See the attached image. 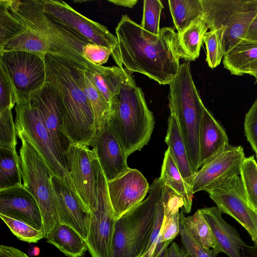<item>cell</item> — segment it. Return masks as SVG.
<instances>
[{"label": "cell", "instance_id": "13", "mask_svg": "<svg viewBox=\"0 0 257 257\" xmlns=\"http://www.w3.org/2000/svg\"><path fill=\"white\" fill-rule=\"evenodd\" d=\"M94 151L89 147L70 144L64 154L71 181V189L89 212L97 206Z\"/></svg>", "mask_w": 257, "mask_h": 257}, {"label": "cell", "instance_id": "19", "mask_svg": "<svg viewBox=\"0 0 257 257\" xmlns=\"http://www.w3.org/2000/svg\"><path fill=\"white\" fill-rule=\"evenodd\" d=\"M0 214L44 229L41 213L31 193L23 185L0 190Z\"/></svg>", "mask_w": 257, "mask_h": 257}, {"label": "cell", "instance_id": "39", "mask_svg": "<svg viewBox=\"0 0 257 257\" xmlns=\"http://www.w3.org/2000/svg\"><path fill=\"white\" fill-rule=\"evenodd\" d=\"M0 111L12 109L17 102L15 88L5 69L0 66Z\"/></svg>", "mask_w": 257, "mask_h": 257}, {"label": "cell", "instance_id": "14", "mask_svg": "<svg viewBox=\"0 0 257 257\" xmlns=\"http://www.w3.org/2000/svg\"><path fill=\"white\" fill-rule=\"evenodd\" d=\"M0 65L10 78L17 95L28 96L45 83V61L35 54L23 51L0 53Z\"/></svg>", "mask_w": 257, "mask_h": 257}, {"label": "cell", "instance_id": "47", "mask_svg": "<svg viewBox=\"0 0 257 257\" xmlns=\"http://www.w3.org/2000/svg\"><path fill=\"white\" fill-rule=\"evenodd\" d=\"M245 74L253 76L255 78V82H257V60L247 69Z\"/></svg>", "mask_w": 257, "mask_h": 257}, {"label": "cell", "instance_id": "31", "mask_svg": "<svg viewBox=\"0 0 257 257\" xmlns=\"http://www.w3.org/2000/svg\"><path fill=\"white\" fill-rule=\"evenodd\" d=\"M208 29L202 16L181 34L178 35L180 46L185 55V60L195 61L199 57L203 36Z\"/></svg>", "mask_w": 257, "mask_h": 257}, {"label": "cell", "instance_id": "24", "mask_svg": "<svg viewBox=\"0 0 257 257\" xmlns=\"http://www.w3.org/2000/svg\"><path fill=\"white\" fill-rule=\"evenodd\" d=\"M159 179L164 185L170 188L182 198L184 203L182 211L186 213H190L194 194L191 187L183 178L168 148L164 154Z\"/></svg>", "mask_w": 257, "mask_h": 257}, {"label": "cell", "instance_id": "15", "mask_svg": "<svg viewBox=\"0 0 257 257\" xmlns=\"http://www.w3.org/2000/svg\"><path fill=\"white\" fill-rule=\"evenodd\" d=\"M245 158L241 146L229 145L218 152L194 173L191 185L193 193L206 191L228 177L239 175Z\"/></svg>", "mask_w": 257, "mask_h": 257}, {"label": "cell", "instance_id": "16", "mask_svg": "<svg viewBox=\"0 0 257 257\" xmlns=\"http://www.w3.org/2000/svg\"><path fill=\"white\" fill-rule=\"evenodd\" d=\"M107 188L114 217L117 220L144 200L150 186L139 171L128 168L118 177L107 182Z\"/></svg>", "mask_w": 257, "mask_h": 257}, {"label": "cell", "instance_id": "9", "mask_svg": "<svg viewBox=\"0 0 257 257\" xmlns=\"http://www.w3.org/2000/svg\"><path fill=\"white\" fill-rule=\"evenodd\" d=\"M18 137L22 142L20 157L23 186L38 203L47 238L60 223L51 184V177L54 174L32 145L23 137Z\"/></svg>", "mask_w": 257, "mask_h": 257}, {"label": "cell", "instance_id": "35", "mask_svg": "<svg viewBox=\"0 0 257 257\" xmlns=\"http://www.w3.org/2000/svg\"><path fill=\"white\" fill-rule=\"evenodd\" d=\"M180 212V232L183 249L188 257H217L220 251L218 248L207 249L198 242L191 235L185 226V215Z\"/></svg>", "mask_w": 257, "mask_h": 257}, {"label": "cell", "instance_id": "17", "mask_svg": "<svg viewBox=\"0 0 257 257\" xmlns=\"http://www.w3.org/2000/svg\"><path fill=\"white\" fill-rule=\"evenodd\" d=\"M51 184L60 222L72 228L86 241L89 230L90 212L84 207L62 178L53 174Z\"/></svg>", "mask_w": 257, "mask_h": 257}, {"label": "cell", "instance_id": "3", "mask_svg": "<svg viewBox=\"0 0 257 257\" xmlns=\"http://www.w3.org/2000/svg\"><path fill=\"white\" fill-rule=\"evenodd\" d=\"M108 123L127 157L150 140L155 118L143 92L131 74L111 99Z\"/></svg>", "mask_w": 257, "mask_h": 257}, {"label": "cell", "instance_id": "44", "mask_svg": "<svg viewBox=\"0 0 257 257\" xmlns=\"http://www.w3.org/2000/svg\"><path fill=\"white\" fill-rule=\"evenodd\" d=\"M0 257H29L21 250L14 247L1 245Z\"/></svg>", "mask_w": 257, "mask_h": 257}, {"label": "cell", "instance_id": "45", "mask_svg": "<svg viewBox=\"0 0 257 257\" xmlns=\"http://www.w3.org/2000/svg\"><path fill=\"white\" fill-rule=\"evenodd\" d=\"M241 257H257V243L252 246L245 244L241 249Z\"/></svg>", "mask_w": 257, "mask_h": 257}, {"label": "cell", "instance_id": "4", "mask_svg": "<svg viewBox=\"0 0 257 257\" xmlns=\"http://www.w3.org/2000/svg\"><path fill=\"white\" fill-rule=\"evenodd\" d=\"M8 10L22 25L40 34L51 48V55L56 56L87 69H99L82 55L84 46L90 43L74 30L48 14L38 0H4Z\"/></svg>", "mask_w": 257, "mask_h": 257}, {"label": "cell", "instance_id": "10", "mask_svg": "<svg viewBox=\"0 0 257 257\" xmlns=\"http://www.w3.org/2000/svg\"><path fill=\"white\" fill-rule=\"evenodd\" d=\"M97 208L90 212L86 242L92 257H112L116 219L110 201L107 181L96 155L94 159Z\"/></svg>", "mask_w": 257, "mask_h": 257}, {"label": "cell", "instance_id": "33", "mask_svg": "<svg viewBox=\"0 0 257 257\" xmlns=\"http://www.w3.org/2000/svg\"><path fill=\"white\" fill-rule=\"evenodd\" d=\"M0 217L11 232L21 240L36 243L45 237L44 229H39L21 219L0 214Z\"/></svg>", "mask_w": 257, "mask_h": 257}, {"label": "cell", "instance_id": "11", "mask_svg": "<svg viewBox=\"0 0 257 257\" xmlns=\"http://www.w3.org/2000/svg\"><path fill=\"white\" fill-rule=\"evenodd\" d=\"M205 191L220 211L235 219L257 243V210L248 199L239 175L228 177Z\"/></svg>", "mask_w": 257, "mask_h": 257}, {"label": "cell", "instance_id": "29", "mask_svg": "<svg viewBox=\"0 0 257 257\" xmlns=\"http://www.w3.org/2000/svg\"><path fill=\"white\" fill-rule=\"evenodd\" d=\"M170 11L178 35L203 16L200 0H169Z\"/></svg>", "mask_w": 257, "mask_h": 257}, {"label": "cell", "instance_id": "23", "mask_svg": "<svg viewBox=\"0 0 257 257\" xmlns=\"http://www.w3.org/2000/svg\"><path fill=\"white\" fill-rule=\"evenodd\" d=\"M256 60L257 32H254L249 33L224 54L223 64L231 74L241 76Z\"/></svg>", "mask_w": 257, "mask_h": 257}, {"label": "cell", "instance_id": "37", "mask_svg": "<svg viewBox=\"0 0 257 257\" xmlns=\"http://www.w3.org/2000/svg\"><path fill=\"white\" fill-rule=\"evenodd\" d=\"M164 6L160 0L144 1L143 15L140 26L146 31L157 35L159 33L160 20Z\"/></svg>", "mask_w": 257, "mask_h": 257}, {"label": "cell", "instance_id": "1", "mask_svg": "<svg viewBox=\"0 0 257 257\" xmlns=\"http://www.w3.org/2000/svg\"><path fill=\"white\" fill-rule=\"evenodd\" d=\"M115 33L120 62L130 73H140L160 84H169L178 73L180 59L186 60L173 28H162L155 35L124 15Z\"/></svg>", "mask_w": 257, "mask_h": 257}, {"label": "cell", "instance_id": "6", "mask_svg": "<svg viewBox=\"0 0 257 257\" xmlns=\"http://www.w3.org/2000/svg\"><path fill=\"white\" fill-rule=\"evenodd\" d=\"M163 186L159 178L155 179L147 198L116 221L112 257H140L144 253L153 231Z\"/></svg>", "mask_w": 257, "mask_h": 257}, {"label": "cell", "instance_id": "21", "mask_svg": "<svg viewBox=\"0 0 257 257\" xmlns=\"http://www.w3.org/2000/svg\"><path fill=\"white\" fill-rule=\"evenodd\" d=\"M200 209L211 228L220 252L229 257H241V247L246 244L235 228L223 219L220 210L214 206Z\"/></svg>", "mask_w": 257, "mask_h": 257}, {"label": "cell", "instance_id": "2", "mask_svg": "<svg viewBox=\"0 0 257 257\" xmlns=\"http://www.w3.org/2000/svg\"><path fill=\"white\" fill-rule=\"evenodd\" d=\"M44 61L45 82L54 93L64 135L70 144L90 147L97 130L92 110L79 83L77 67H80L49 54Z\"/></svg>", "mask_w": 257, "mask_h": 257}, {"label": "cell", "instance_id": "40", "mask_svg": "<svg viewBox=\"0 0 257 257\" xmlns=\"http://www.w3.org/2000/svg\"><path fill=\"white\" fill-rule=\"evenodd\" d=\"M244 130L246 139L257 156V99L245 114Z\"/></svg>", "mask_w": 257, "mask_h": 257}, {"label": "cell", "instance_id": "20", "mask_svg": "<svg viewBox=\"0 0 257 257\" xmlns=\"http://www.w3.org/2000/svg\"><path fill=\"white\" fill-rule=\"evenodd\" d=\"M37 105L53 143L63 160L70 143L63 131L60 111L50 85L45 82L39 90L29 95Z\"/></svg>", "mask_w": 257, "mask_h": 257}, {"label": "cell", "instance_id": "28", "mask_svg": "<svg viewBox=\"0 0 257 257\" xmlns=\"http://www.w3.org/2000/svg\"><path fill=\"white\" fill-rule=\"evenodd\" d=\"M90 73L95 86L109 104L121 83L131 74L118 66H101L99 70Z\"/></svg>", "mask_w": 257, "mask_h": 257}, {"label": "cell", "instance_id": "25", "mask_svg": "<svg viewBox=\"0 0 257 257\" xmlns=\"http://www.w3.org/2000/svg\"><path fill=\"white\" fill-rule=\"evenodd\" d=\"M79 85L92 110L97 131L107 123L109 104L95 86L91 73L87 69L77 67Z\"/></svg>", "mask_w": 257, "mask_h": 257}, {"label": "cell", "instance_id": "43", "mask_svg": "<svg viewBox=\"0 0 257 257\" xmlns=\"http://www.w3.org/2000/svg\"><path fill=\"white\" fill-rule=\"evenodd\" d=\"M163 257H188L184 249L173 241L167 248Z\"/></svg>", "mask_w": 257, "mask_h": 257}, {"label": "cell", "instance_id": "22", "mask_svg": "<svg viewBox=\"0 0 257 257\" xmlns=\"http://www.w3.org/2000/svg\"><path fill=\"white\" fill-rule=\"evenodd\" d=\"M228 145L225 130L204 105L199 131V168Z\"/></svg>", "mask_w": 257, "mask_h": 257}, {"label": "cell", "instance_id": "46", "mask_svg": "<svg viewBox=\"0 0 257 257\" xmlns=\"http://www.w3.org/2000/svg\"><path fill=\"white\" fill-rule=\"evenodd\" d=\"M108 1L116 6L130 8H133L138 3L137 0H109Z\"/></svg>", "mask_w": 257, "mask_h": 257}, {"label": "cell", "instance_id": "8", "mask_svg": "<svg viewBox=\"0 0 257 257\" xmlns=\"http://www.w3.org/2000/svg\"><path fill=\"white\" fill-rule=\"evenodd\" d=\"M15 110L18 136L29 141L52 173L62 178L71 189L67 165L58 153L40 111L30 96L17 95Z\"/></svg>", "mask_w": 257, "mask_h": 257}, {"label": "cell", "instance_id": "32", "mask_svg": "<svg viewBox=\"0 0 257 257\" xmlns=\"http://www.w3.org/2000/svg\"><path fill=\"white\" fill-rule=\"evenodd\" d=\"M186 227L192 237L207 249L217 248V244L211 228L204 218L201 209L187 217L184 216Z\"/></svg>", "mask_w": 257, "mask_h": 257}, {"label": "cell", "instance_id": "18", "mask_svg": "<svg viewBox=\"0 0 257 257\" xmlns=\"http://www.w3.org/2000/svg\"><path fill=\"white\" fill-rule=\"evenodd\" d=\"M90 146L96 155L107 182L115 179L128 168L127 156L108 122L97 131Z\"/></svg>", "mask_w": 257, "mask_h": 257}, {"label": "cell", "instance_id": "49", "mask_svg": "<svg viewBox=\"0 0 257 257\" xmlns=\"http://www.w3.org/2000/svg\"><path fill=\"white\" fill-rule=\"evenodd\" d=\"M256 162H257V156H256Z\"/></svg>", "mask_w": 257, "mask_h": 257}, {"label": "cell", "instance_id": "26", "mask_svg": "<svg viewBox=\"0 0 257 257\" xmlns=\"http://www.w3.org/2000/svg\"><path fill=\"white\" fill-rule=\"evenodd\" d=\"M165 141L183 178L191 187L194 173L177 122L171 115L168 119V128Z\"/></svg>", "mask_w": 257, "mask_h": 257}, {"label": "cell", "instance_id": "7", "mask_svg": "<svg viewBox=\"0 0 257 257\" xmlns=\"http://www.w3.org/2000/svg\"><path fill=\"white\" fill-rule=\"evenodd\" d=\"M203 18L216 30L224 54L246 38L257 17V0H200Z\"/></svg>", "mask_w": 257, "mask_h": 257}, {"label": "cell", "instance_id": "27", "mask_svg": "<svg viewBox=\"0 0 257 257\" xmlns=\"http://www.w3.org/2000/svg\"><path fill=\"white\" fill-rule=\"evenodd\" d=\"M46 239L69 257H81L88 250L85 240L65 224L60 223Z\"/></svg>", "mask_w": 257, "mask_h": 257}, {"label": "cell", "instance_id": "12", "mask_svg": "<svg viewBox=\"0 0 257 257\" xmlns=\"http://www.w3.org/2000/svg\"><path fill=\"white\" fill-rule=\"evenodd\" d=\"M38 2L48 14L91 43L110 49L116 64L122 68L119 61L117 38L107 27L80 14L64 1L42 0Z\"/></svg>", "mask_w": 257, "mask_h": 257}, {"label": "cell", "instance_id": "42", "mask_svg": "<svg viewBox=\"0 0 257 257\" xmlns=\"http://www.w3.org/2000/svg\"><path fill=\"white\" fill-rule=\"evenodd\" d=\"M164 217V207L162 196L157 205L154 225L150 239L146 250L140 257L152 256L159 237Z\"/></svg>", "mask_w": 257, "mask_h": 257}, {"label": "cell", "instance_id": "34", "mask_svg": "<svg viewBox=\"0 0 257 257\" xmlns=\"http://www.w3.org/2000/svg\"><path fill=\"white\" fill-rule=\"evenodd\" d=\"M239 176L249 201L257 210V162L253 156L245 158Z\"/></svg>", "mask_w": 257, "mask_h": 257}, {"label": "cell", "instance_id": "5", "mask_svg": "<svg viewBox=\"0 0 257 257\" xmlns=\"http://www.w3.org/2000/svg\"><path fill=\"white\" fill-rule=\"evenodd\" d=\"M169 85L170 115L176 120L194 173L199 169V131L204 106L193 81L190 61L184 60Z\"/></svg>", "mask_w": 257, "mask_h": 257}, {"label": "cell", "instance_id": "48", "mask_svg": "<svg viewBox=\"0 0 257 257\" xmlns=\"http://www.w3.org/2000/svg\"><path fill=\"white\" fill-rule=\"evenodd\" d=\"M254 32H257V17L256 18L255 20H254V22L253 23L249 33H254Z\"/></svg>", "mask_w": 257, "mask_h": 257}, {"label": "cell", "instance_id": "41", "mask_svg": "<svg viewBox=\"0 0 257 257\" xmlns=\"http://www.w3.org/2000/svg\"><path fill=\"white\" fill-rule=\"evenodd\" d=\"M112 51L103 46L89 43L84 46L82 51L83 57L90 63L97 66L105 63Z\"/></svg>", "mask_w": 257, "mask_h": 257}, {"label": "cell", "instance_id": "38", "mask_svg": "<svg viewBox=\"0 0 257 257\" xmlns=\"http://www.w3.org/2000/svg\"><path fill=\"white\" fill-rule=\"evenodd\" d=\"M206 49V61L208 66L214 68L221 63L224 55L221 39L216 30H210L203 36Z\"/></svg>", "mask_w": 257, "mask_h": 257}, {"label": "cell", "instance_id": "30", "mask_svg": "<svg viewBox=\"0 0 257 257\" xmlns=\"http://www.w3.org/2000/svg\"><path fill=\"white\" fill-rule=\"evenodd\" d=\"M0 190L23 185L20 156L17 151L0 148Z\"/></svg>", "mask_w": 257, "mask_h": 257}, {"label": "cell", "instance_id": "36", "mask_svg": "<svg viewBox=\"0 0 257 257\" xmlns=\"http://www.w3.org/2000/svg\"><path fill=\"white\" fill-rule=\"evenodd\" d=\"M12 110L0 111V148L17 151L18 135Z\"/></svg>", "mask_w": 257, "mask_h": 257}]
</instances>
